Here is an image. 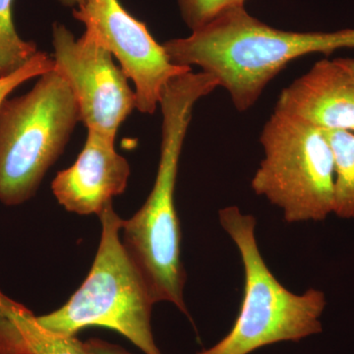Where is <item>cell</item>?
<instances>
[{"instance_id": "obj_1", "label": "cell", "mask_w": 354, "mask_h": 354, "mask_svg": "<svg viewBox=\"0 0 354 354\" xmlns=\"http://www.w3.org/2000/svg\"><path fill=\"white\" fill-rule=\"evenodd\" d=\"M162 46L172 64L191 68L195 65L215 77L234 108L246 111L293 60L354 48V29L285 31L265 24L241 6L228 9L190 36L169 39Z\"/></svg>"}, {"instance_id": "obj_2", "label": "cell", "mask_w": 354, "mask_h": 354, "mask_svg": "<svg viewBox=\"0 0 354 354\" xmlns=\"http://www.w3.org/2000/svg\"><path fill=\"white\" fill-rule=\"evenodd\" d=\"M218 88L204 71L186 72L165 85L160 97L162 145L150 195L129 220H123L121 241L137 266L156 304H174L189 316L184 302L186 272L181 260V228L176 208L179 160L194 106Z\"/></svg>"}, {"instance_id": "obj_3", "label": "cell", "mask_w": 354, "mask_h": 354, "mask_svg": "<svg viewBox=\"0 0 354 354\" xmlns=\"http://www.w3.org/2000/svg\"><path fill=\"white\" fill-rule=\"evenodd\" d=\"M223 230L241 254L243 297L232 330L218 344L197 354H250L281 342H299L323 330L327 299L322 290H288L266 264L256 239V218L236 206L218 212Z\"/></svg>"}, {"instance_id": "obj_4", "label": "cell", "mask_w": 354, "mask_h": 354, "mask_svg": "<svg viewBox=\"0 0 354 354\" xmlns=\"http://www.w3.org/2000/svg\"><path fill=\"white\" fill-rule=\"evenodd\" d=\"M102 234L94 263L80 288L59 309L39 316L41 326L75 337L88 327H104L124 335L145 354H162L153 339L152 292L122 241V218L109 203L97 215Z\"/></svg>"}, {"instance_id": "obj_5", "label": "cell", "mask_w": 354, "mask_h": 354, "mask_svg": "<svg viewBox=\"0 0 354 354\" xmlns=\"http://www.w3.org/2000/svg\"><path fill=\"white\" fill-rule=\"evenodd\" d=\"M80 111L57 69L31 91L0 106V202L19 206L36 195L46 172L64 153Z\"/></svg>"}, {"instance_id": "obj_6", "label": "cell", "mask_w": 354, "mask_h": 354, "mask_svg": "<svg viewBox=\"0 0 354 354\" xmlns=\"http://www.w3.org/2000/svg\"><path fill=\"white\" fill-rule=\"evenodd\" d=\"M264 158L251 180L286 223L325 221L334 211L335 158L325 130L274 111L260 136Z\"/></svg>"}, {"instance_id": "obj_7", "label": "cell", "mask_w": 354, "mask_h": 354, "mask_svg": "<svg viewBox=\"0 0 354 354\" xmlns=\"http://www.w3.org/2000/svg\"><path fill=\"white\" fill-rule=\"evenodd\" d=\"M55 68L75 97L80 121L115 139L121 123L136 109V95L111 53L90 32L76 39L66 26L53 25Z\"/></svg>"}, {"instance_id": "obj_8", "label": "cell", "mask_w": 354, "mask_h": 354, "mask_svg": "<svg viewBox=\"0 0 354 354\" xmlns=\"http://www.w3.org/2000/svg\"><path fill=\"white\" fill-rule=\"evenodd\" d=\"M73 16L118 58L123 73L134 83L140 113H155L165 85L192 71L191 67L172 64L162 44L157 43L146 25L128 12L120 0H85L74 9Z\"/></svg>"}, {"instance_id": "obj_9", "label": "cell", "mask_w": 354, "mask_h": 354, "mask_svg": "<svg viewBox=\"0 0 354 354\" xmlns=\"http://www.w3.org/2000/svg\"><path fill=\"white\" fill-rule=\"evenodd\" d=\"M114 141L108 135L88 130L75 162L53 179V195L66 211L99 215L113 197L127 190L130 165L116 152Z\"/></svg>"}, {"instance_id": "obj_10", "label": "cell", "mask_w": 354, "mask_h": 354, "mask_svg": "<svg viewBox=\"0 0 354 354\" xmlns=\"http://www.w3.org/2000/svg\"><path fill=\"white\" fill-rule=\"evenodd\" d=\"M274 111L323 130L354 133V78L337 59H321L283 88Z\"/></svg>"}, {"instance_id": "obj_11", "label": "cell", "mask_w": 354, "mask_h": 354, "mask_svg": "<svg viewBox=\"0 0 354 354\" xmlns=\"http://www.w3.org/2000/svg\"><path fill=\"white\" fill-rule=\"evenodd\" d=\"M0 354H90L76 337L58 335L0 290Z\"/></svg>"}, {"instance_id": "obj_12", "label": "cell", "mask_w": 354, "mask_h": 354, "mask_svg": "<svg viewBox=\"0 0 354 354\" xmlns=\"http://www.w3.org/2000/svg\"><path fill=\"white\" fill-rule=\"evenodd\" d=\"M335 158V195L333 214L354 218V133L325 130Z\"/></svg>"}, {"instance_id": "obj_13", "label": "cell", "mask_w": 354, "mask_h": 354, "mask_svg": "<svg viewBox=\"0 0 354 354\" xmlns=\"http://www.w3.org/2000/svg\"><path fill=\"white\" fill-rule=\"evenodd\" d=\"M14 0H0V78L24 67L37 53L34 41L23 39L13 21Z\"/></svg>"}, {"instance_id": "obj_14", "label": "cell", "mask_w": 354, "mask_h": 354, "mask_svg": "<svg viewBox=\"0 0 354 354\" xmlns=\"http://www.w3.org/2000/svg\"><path fill=\"white\" fill-rule=\"evenodd\" d=\"M181 17L191 31L199 29L221 13L245 6L247 0H177Z\"/></svg>"}, {"instance_id": "obj_15", "label": "cell", "mask_w": 354, "mask_h": 354, "mask_svg": "<svg viewBox=\"0 0 354 354\" xmlns=\"http://www.w3.org/2000/svg\"><path fill=\"white\" fill-rule=\"evenodd\" d=\"M55 69V62L48 53L39 51L34 57L15 73L0 78V106L8 95L30 79L39 77Z\"/></svg>"}, {"instance_id": "obj_16", "label": "cell", "mask_w": 354, "mask_h": 354, "mask_svg": "<svg viewBox=\"0 0 354 354\" xmlns=\"http://www.w3.org/2000/svg\"><path fill=\"white\" fill-rule=\"evenodd\" d=\"M90 354H131L116 344L100 339H91L85 342Z\"/></svg>"}, {"instance_id": "obj_17", "label": "cell", "mask_w": 354, "mask_h": 354, "mask_svg": "<svg viewBox=\"0 0 354 354\" xmlns=\"http://www.w3.org/2000/svg\"><path fill=\"white\" fill-rule=\"evenodd\" d=\"M337 60L354 78V58H337Z\"/></svg>"}, {"instance_id": "obj_18", "label": "cell", "mask_w": 354, "mask_h": 354, "mask_svg": "<svg viewBox=\"0 0 354 354\" xmlns=\"http://www.w3.org/2000/svg\"><path fill=\"white\" fill-rule=\"evenodd\" d=\"M57 1L65 7H79L82 6L85 0H57Z\"/></svg>"}]
</instances>
